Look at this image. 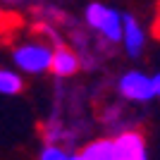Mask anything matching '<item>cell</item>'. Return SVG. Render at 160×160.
I'll return each mask as SVG.
<instances>
[{
  "label": "cell",
  "mask_w": 160,
  "mask_h": 160,
  "mask_svg": "<svg viewBox=\"0 0 160 160\" xmlns=\"http://www.w3.org/2000/svg\"><path fill=\"white\" fill-rule=\"evenodd\" d=\"M50 60H53V50L43 41L24 43V46L14 48V65L22 67L24 72H31V74L46 72V69H50Z\"/></svg>",
  "instance_id": "cell-2"
},
{
  "label": "cell",
  "mask_w": 160,
  "mask_h": 160,
  "mask_svg": "<svg viewBox=\"0 0 160 160\" xmlns=\"http://www.w3.org/2000/svg\"><path fill=\"white\" fill-rule=\"evenodd\" d=\"M151 84H153V96L160 98V74H155L153 79H151Z\"/></svg>",
  "instance_id": "cell-10"
},
{
  "label": "cell",
  "mask_w": 160,
  "mask_h": 160,
  "mask_svg": "<svg viewBox=\"0 0 160 160\" xmlns=\"http://www.w3.org/2000/svg\"><path fill=\"white\" fill-rule=\"evenodd\" d=\"M112 160H146V139L141 132H122L112 139Z\"/></svg>",
  "instance_id": "cell-3"
},
{
  "label": "cell",
  "mask_w": 160,
  "mask_h": 160,
  "mask_svg": "<svg viewBox=\"0 0 160 160\" xmlns=\"http://www.w3.org/2000/svg\"><path fill=\"white\" fill-rule=\"evenodd\" d=\"M120 93L129 100H136V103H146V100L153 98V84L146 74L141 72H127L120 79Z\"/></svg>",
  "instance_id": "cell-4"
},
{
  "label": "cell",
  "mask_w": 160,
  "mask_h": 160,
  "mask_svg": "<svg viewBox=\"0 0 160 160\" xmlns=\"http://www.w3.org/2000/svg\"><path fill=\"white\" fill-rule=\"evenodd\" d=\"M67 160H81V158H79V153H77V155H67Z\"/></svg>",
  "instance_id": "cell-12"
},
{
  "label": "cell",
  "mask_w": 160,
  "mask_h": 160,
  "mask_svg": "<svg viewBox=\"0 0 160 160\" xmlns=\"http://www.w3.org/2000/svg\"><path fill=\"white\" fill-rule=\"evenodd\" d=\"M81 160H112V139H96L79 153Z\"/></svg>",
  "instance_id": "cell-7"
},
{
  "label": "cell",
  "mask_w": 160,
  "mask_h": 160,
  "mask_svg": "<svg viewBox=\"0 0 160 160\" xmlns=\"http://www.w3.org/2000/svg\"><path fill=\"white\" fill-rule=\"evenodd\" d=\"M122 41L127 46V53L132 58L141 55V48H143V31H141L139 22L134 19L132 14H122Z\"/></svg>",
  "instance_id": "cell-6"
},
{
  "label": "cell",
  "mask_w": 160,
  "mask_h": 160,
  "mask_svg": "<svg viewBox=\"0 0 160 160\" xmlns=\"http://www.w3.org/2000/svg\"><path fill=\"white\" fill-rule=\"evenodd\" d=\"M86 24L96 31H100L108 41H120L122 38V14H117L115 10H110L103 2H91L86 7Z\"/></svg>",
  "instance_id": "cell-1"
},
{
  "label": "cell",
  "mask_w": 160,
  "mask_h": 160,
  "mask_svg": "<svg viewBox=\"0 0 160 160\" xmlns=\"http://www.w3.org/2000/svg\"><path fill=\"white\" fill-rule=\"evenodd\" d=\"M38 160H67V153L60 146H53V143H50V146H46L43 151H41Z\"/></svg>",
  "instance_id": "cell-9"
},
{
  "label": "cell",
  "mask_w": 160,
  "mask_h": 160,
  "mask_svg": "<svg viewBox=\"0 0 160 160\" xmlns=\"http://www.w3.org/2000/svg\"><path fill=\"white\" fill-rule=\"evenodd\" d=\"M153 36L160 41V12H158V17H155V22H153Z\"/></svg>",
  "instance_id": "cell-11"
},
{
  "label": "cell",
  "mask_w": 160,
  "mask_h": 160,
  "mask_svg": "<svg viewBox=\"0 0 160 160\" xmlns=\"http://www.w3.org/2000/svg\"><path fill=\"white\" fill-rule=\"evenodd\" d=\"M50 72L55 77H72V74L79 72V58L72 48L67 46H58L53 50V60H50Z\"/></svg>",
  "instance_id": "cell-5"
},
{
  "label": "cell",
  "mask_w": 160,
  "mask_h": 160,
  "mask_svg": "<svg viewBox=\"0 0 160 160\" xmlns=\"http://www.w3.org/2000/svg\"><path fill=\"white\" fill-rule=\"evenodd\" d=\"M24 91V81L19 74L10 72V69H0V93L5 96H14Z\"/></svg>",
  "instance_id": "cell-8"
}]
</instances>
